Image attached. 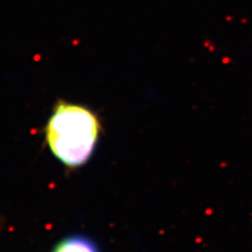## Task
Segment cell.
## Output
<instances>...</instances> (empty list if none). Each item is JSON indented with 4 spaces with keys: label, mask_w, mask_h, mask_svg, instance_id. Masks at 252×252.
<instances>
[{
    "label": "cell",
    "mask_w": 252,
    "mask_h": 252,
    "mask_svg": "<svg viewBox=\"0 0 252 252\" xmlns=\"http://www.w3.org/2000/svg\"><path fill=\"white\" fill-rule=\"evenodd\" d=\"M52 252H100V249L87 236L74 234L61 240Z\"/></svg>",
    "instance_id": "cell-2"
},
{
    "label": "cell",
    "mask_w": 252,
    "mask_h": 252,
    "mask_svg": "<svg viewBox=\"0 0 252 252\" xmlns=\"http://www.w3.org/2000/svg\"><path fill=\"white\" fill-rule=\"evenodd\" d=\"M102 132L99 116L87 106L58 100L44 126V140L58 161L78 168L93 156Z\"/></svg>",
    "instance_id": "cell-1"
}]
</instances>
